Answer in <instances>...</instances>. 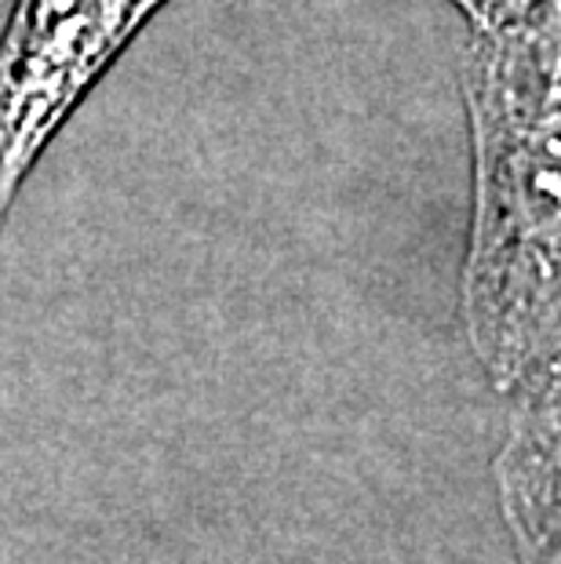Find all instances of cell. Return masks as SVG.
Wrapping results in <instances>:
<instances>
[{"label":"cell","instance_id":"1","mask_svg":"<svg viewBox=\"0 0 561 564\" xmlns=\"http://www.w3.org/2000/svg\"><path fill=\"white\" fill-rule=\"evenodd\" d=\"M463 95L474 147L463 317L488 371L515 382L561 361V0L474 30Z\"/></svg>","mask_w":561,"mask_h":564},{"label":"cell","instance_id":"3","mask_svg":"<svg viewBox=\"0 0 561 564\" xmlns=\"http://www.w3.org/2000/svg\"><path fill=\"white\" fill-rule=\"evenodd\" d=\"M452 4L474 22V30H496L521 15H529V11L536 4H543V0H452Z\"/></svg>","mask_w":561,"mask_h":564},{"label":"cell","instance_id":"2","mask_svg":"<svg viewBox=\"0 0 561 564\" xmlns=\"http://www.w3.org/2000/svg\"><path fill=\"white\" fill-rule=\"evenodd\" d=\"M169 0H15L0 33V226L55 135Z\"/></svg>","mask_w":561,"mask_h":564}]
</instances>
